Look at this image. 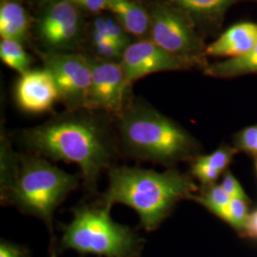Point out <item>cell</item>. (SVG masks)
Wrapping results in <instances>:
<instances>
[{
  "label": "cell",
  "instance_id": "4fadbf2b",
  "mask_svg": "<svg viewBox=\"0 0 257 257\" xmlns=\"http://www.w3.org/2000/svg\"><path fill=\"white\" fill-rule=\"evenodd\" d=\"M30 30L27 12L15 1H5L0 7V36L2 39L23 42Z\"/></svg>",
  "mask_w": 257,
  "mask_h": 257
},
{
  "label": "cell",
  "instance_id": "9c48e42d",
  "mask_svg": "<svg viewBox=\"0 0 257 257\" xmlns=\"http://www.w3.org/2000/svg\"><path fill=\"white\" fill-rule=\"evenodd\" d=\"M128 84L149 74L187 68L189 62L167 52L152 40L138 41L124 50L120 62Z\"/></svg>",
  "mask_w": 257,
  "mask_h": 257
},
{
  "label": "cell",
  "instance_id": "5bb4252c",
  "mask_svg": "<svg viewBox=\"0 0 257 257\" xmlns=\"http://www.w3.org/2000/svg\"><path fill=\"white\" fill-rule=\"evenodd\" d=\"M107 10L117 18L120 25L128 34L140 37L147 33L150 16L133 0H110Z\"/></svg>",
  "mask_w": 257,
  "mask_h": 257
},
{
  "label": "cell",
  "instance_id": "3957f363",
  "mask_svg": "<svg viewBox=\"0 0 257 257\" xmlns=\"http://www.w3.org/2000/svg\"><path fill=\"white\" fill-rule=\"evenodd\" d=\"M22 139L40 156L76 164L89 186L109 167L112 155L109 138L90 120H57L26 131Z\"/></svg>",
  "mask_w": 257,
  "mask_h": 257
},
{
  "label": "cell",
  "instance_id": "7c38bea8",
  "mask_svg": "<svg viewBox=\"0 0 257 257\" xmlns=\"http://www.w3.org/2000/svg\"><path fill=\"white\" fill-rule=\"evenodd\" d=\"M257 44V24L244 22L233 25L206 48L211 56L238 57L246 55Z\"/></svg>",
  "mask_w": 257,
  "mask_h": 257
},
{
  "label": "cell",
  "instance_id": "7402d4cb",
  "mask_svg": "<svg viewBox=\"0 0 257 257\" xmlns=\"http://www.w3.org/2000/svg\"><path fill=\"white\" fill-rule=\"evenodd\" d=\"M237 147L257 157V125L244 128L236 138Z\"/></svg>",
  "mask_w": 257,
  "mask_h": 257
},
{
  "label": "cell",
  "instance_id": "ba28073f",
  "mask_svg": "<svg viewBox=\"0 0 257 257\" xmlns=\"http://www.w3.org/2000/svg\"><path fill=\"white\" fill-rule=\"evenodd\" d=\"M92 79L86 108L123 113L130 84L123 66L116 62H92Z\"/></svg>",
  "mask_w": 257,
  "mask_h": 257
},
{
  "label": "cell",
  "instance_id": "44dd1931",
  "mask_svg": "<svg viewBox=\"0 0 257 257\" xmlns=\"http://www.w3.org/2000/svg\"><path fill=\"white\" fill-rule=\"evenodd\" d=\"M233 155V151L230 148L221 147L210 155L197 157L196 160L222 174L230 165Z\"/></svg>",
  "mask_w": 257,
  "mask_h": 257
},
{
  "label": "cell",
  "instance_id": "e0dca14e",
  "mask_svg": "<svg viewBox=\"0 0 257 257\" xmlns=\"http://www.w3.org/2000/svg\"><path fill=\"white\" fill-rule=\"evenodd\" d=\"M0 58L4 64L20 74L30 71L31 58L20 42L2 39L0 42Z\"/></svg>",
  "mask_w": 257,
  "mask_h": 257
},
{
  "label": "cell",
  "instance_id": "ac0fdd59",
  "mask_svg": "<svg viewBox=\"0 0 257 257\" xmlns=\"http://www.w3.org/2000/svg\"><path fill=\"white\" fill-rule=\"evenodd\" d=\"M249 212L248 201L232 199L230 204L222 209L216 216L230 225L234 230L243 232L248 221Z\"/></svg>",
  "mask_w": 257,
  "mask_h": 257
},
{
  "label": "cell",
  "instance_id": "484cf974",
  "mask_svg": "<svg viewBox=\"0 0 257 257\" xmlns=\"http://www.w3.org/2000/svg\"><path fill=\"white\" fill-rule=\"evenodd\" d=\"M74 5L91 13H98L107 9L110 0H71Z\"/></svg>",
  "mask_w": 257,
  "mask_h": 257
},
{
  "label": "cell",
  "instance_id": "8992f818",
  "mask_svg": "<svg viewBox=\"0 0 257 257\" xmlns=\"http://www.w3.org/2000/svg\"><path fill=\"white\" fill-rule=\"evenodd\" d=\"M151 37L156 45L191 62L201 51V43L193 26L179 10L167 4H156L152 10Z\"/></svg>",
  "mask_w": 257,
  "mask_h": 257
},
{
  "label": "cell",
  "instance_id": "603a6c76",
  "mask_svg": "<svg viewBox=\"0 0 257 257\" xmlns=\"http://www.w3.org/2000/svg\"><path fill=\"white\" fill-rule=\"evenodd\" d=\"M219 185L231 199H239V200L248 201V197L245 193L244 189L239 183L238 180L233 176L232 174H230V172H227L224 175L223 179Z\"/></svg>",
  "mask_w": 257,
  "mask_h": 257
},
{
  "label": "cell",
  "instance_id": "4316f807",
  "mask_svg": "<svg viewBox=\"0 0 257 257\" xmlns=\"http://www.w3.org/2000/svg\"><path fill=\"white\" fill-rule=\"evenodd\" d=\"M243 233L249 238L257 239V210L249 213Z\"/></svg>",
  "mask_w": 257,
  "mask_h": 257
},
{
  "label": "cell",
  "instance_id": "cb8c5ba5",
  "mask_svg": "<svg viewBox=\"0 0 257 257\" xmlns=\"http://www.w3.org/2000/svg\"><path fill=\"white\" fill-rule=\"evenodd\" d=\"M95 49H96V52L99 54V55L105 57V58H116L118 56H122L123 55V49L121 47L118 46L116 43H114L113 41H111L110 39L108 40H105V41H102L99 43H95L93 44Z\"/></svg>",
  "mask_w": 257,
  "mask_h": 257
},
{
  "label": "cell",
  "instance_id": "83f0119b",
  "mask_svg": "<svg viewBox=\"0 0 257 257\" xmlns=\"http://www.w3.org/2000/svg\"><path fill=\"white\" fill-rule=\"evenodd\" d=\"M255 167H256V171H257V157H256V160H255Z\"/></svg>",
  "mask_w": 257,
  "mask_h": 257
},
{
  "label": "cell",
  "instance_id": "ffe728a7",
  "mask_svg": "<svg viewBox=\"0 0 257 257\" xmlns=\"http://www.w3.org/2000/svg\"><path fill=\"white\" fill-rule=\"evenodd\" d=\"M93 31L99 33L102 36L116 43L118 46L124 49L128 43L125 30L118 22L111 19H96L93 23Z\"/></svg>",
  "mask_w": 257,
  "mask_h": 257
},
{
  "label": "cell",
  "instance_id": "2e32d148",
  "mask_svg": "<svg viewBox=\"0 0 257 257\" xmlns=\"http://www.w3.org/2000/svg\"><path fill=\"white\" fill-rule=\"evenodd\" d=\"M178 9L198 17H217L240 0H167Z\"/></svg>",
  "mask_w": 257,
  "mask_h": 257
},
{
  "label": "cell",
  "instance_id": "5b68a950",
  "mask_svg": "<svg viewBox=\"0 0 257 257\" xmlns=\"http://www.w3.org/2000/svg\"><path fill=\"white\" fill-rule=\"evenodd\" d=\"M110 210L81 208L65 226L61 248L104 257H136L141 239L128 227L115 223Z\"/></svg>",
  "mask_w": 257,
  "mask_h": 257
},
{
  "label": "cell",
  "instance_id": "f1b7e54d",
  "mask_svg": "<svg viewBox=\"0 0 257 257\" xmlns=\"http://www.w3.org/2000/svg\"><path fill=\"white\" fill-rule=\"evenodd\" d=\"M136 257H137V256H136Z\"/></svg>",
  "mask_w": 257,
  "mask_h": 257
},
{
  "label": "cell",
  "instance_id": "30bf717a",
  "mask_svg": "<svg viewBox=\"0 0 257 257\" xmlns=\"http://www.w3.org/2000/svg\"><path fill=\"white\" fill-rule=\"evenodd\" d=\"M79 32V13L71 0L53 3L39 22L42 39L52 46H63L73 41Z\"/></svg>",
  "mask_w": 257,
  "mask_h": 257
},
{
  "label": "cell",
  "instance_id": "7a4b0ae2",
  "mask_svg": "<svg viewBox=\"0 0 257 257\" xmlns=\"http://www.w3.org/2000/svg\"><path fill=\"white\" fill-rule=\"evenodd\" d=\"M2 148V193L19 209L51 226L55 208L76 188L77 177L42 158L14 157L6 148Z\"/></svg>",
  "mask_w": 257,
  "mask_h": 257
},
{
  "label": "cell",
  "instance_id": "9a60e30c",
  "mask_svg": "<svg viewBox=\"0 0 257 257\" xmlns=\"http://www.w3.org/2000/svg\"><path fill=\"white\" fill-rule=\"evenodd\" d=\"M205 74L213 77H234L257 74V44L246 55L209 66L205 70Z\"/></svg>",
  "mask_w": 257,
  "mask_h": 257
},
{
  "label": "cell",
  "instance_id": "d6986e66",
  "mask_svg": "<svg viewBox=\"0 0 257 257\" xmlns=\"http://www.w3.org/2000/svg\"><path fill=\"white\" fill-rule=\"evenodd\" d=\"M192 199L200 203L205 208L213 214H217L219 211L227 207L232 200L226 192L222 189L220 185L212 184L207 186L205 192L199 195H193Z\"/></svg>",
  "mask_w": 257,
  "mask_h": 257
},
{
  "label": "cell",
  "instance_id": "8fae6325",
  "mask_svg": "<svg viewBox=\"0 0 257 257\" xmlns=\"http://www.w3.org/2000/svg\"><path fill=\"white\" fill-rule=\"evenodd\" d=\"M16 95L19 107L34 113L50 110L60 99L55 80L46 69L21 74Z\"/></svg>",
  "mask_w": 257,
  "mask_h": 257
},
{
  "label": "cell",
  "instance_id": "52a82bcc",
  "mask_svg": "<svg viewBox=\"0 0 257 257\" xmlns=\"http://www.w3.org/2000/svg\"><path fill=\"white\" fill-rule=\"evenodd\" d=\"M45 66L66 106L73 110L86 108L92 79L91 63L80 55L52 54L47 55Z\"/></svg>",
  "mask_w": 257,
  "mask_h": 257
},
{
  "label": "cell",
  "instance_id": "277c9868",
  "mask_svg": "<svg viewBox=\"0 0 257 257\" xmlns=\"http://www.w3.org/2000/svg\"><path fill=\"white\" fill-rule=\"evenodd\" d=\"M119 128L124 146L138 158L173 164L192 157L197 148L180 126L142 105L122 113Z\"/></svg>",
  "mask_w": 257,
  "mask_h": 257
},
{
  "label": "cell",
  "instance_id": "d4e9b609",
  "mask_svg": "<svg viewBox=\"0 0 257 257\" xmlns=\"http://www.w3.org/2000/svg\"><path fill=\"white\" fill-rule=\"evenodd\" d=\"M0 257H29V253L19 245L2 240L0 243Z\"/></svg>",
  "mask_w": 257,
  "mask_h": 257
},
{
  "label": "cell",
  "instance_id": "6da1fadb",
  "mask_svg": "<svg viewBox=\"0 0 257 257\" xmlns=\"http://www.w3.org/2000/svg\"><path fill=\"white\" fill-rule=\"evenodd\" d=\"M110 184L103 196V207L115 203L138 212L141 226L153 230L165 219L175 204L192 198L197 191L193 179L175 170L164 173L140 168L118 167L110 171Z\"/></svg>",
  "mask_w": 257,
  "mask_h": 257
}]
</instances>
